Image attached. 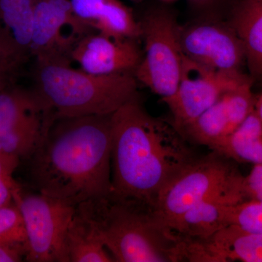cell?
Returning <instances> with one entry per match:
<instances>
[{
  "label": "cell",
  "mask_w": 262,
  "mask_h": 262,
  "mask_svg": "<svg viewBox=\"0 0 262 262\" xmlns=\"http://www.w3.org/2000/svg\"><path fill=\"white\" fill-rule=\"evenodd\" d=\"M76 16L94 32L116 39L137 40L140 22L119 0H70Z\"/></svg>",
  "instance_id": "obj_15"
},
{
  "label": "cell",
  "mask_w": 262,
  "mask_h": 262,
  "mask_svg": "<svg viewBox=\"0 0 262 262\" xmlns=\"http://www.w3.org/2000/svg\"><path fill=\"white\" fill-rule=\"evenodd\" d=\"M228 159L215 151L196 157L160 191L155 208L168 225L203 201L224 199L236 204L245 201L244 176Z\"/></svg>",
  "instance_id": "obj_5"
},
{
  "label": "cell",
  "mask_w": 262,
  "mask_h": 262,
  "mask_svg": "<svg viewBox=\"0 0 262 262\" xmlns=\"http://www.w3.org/2000/svg\"><path fill=\"white\" fill-rule=\"evenodd\" d=\"M193 6L198 9L208 10L213 8L220 3L222 0H189Z\"/></svg>",
  "instance_id": "obj_27"
},
{
  "label": "cell",
  "mask_w": 262,
  "mask_h": 262,
  "mask_svg": "<svg viewBox=\"0 0 262 262\" xmlns=\"http://www.w3.org/2000/svg\"><path fill=\"white\" fill-rule=\"evenodd\" d=\"M111 115L60 117L29 158L37 192L73 206L112 192Z\"/></svg>",
  "instance_id": "obj_1"
},
{
  "label": "cell",
  "mask_w": 262,
  "mask_h": 262,
  "mask_svg": "<svg viewBox=\"0 0 262 262\" xmlns=\"http://www.w3.org/2000/svg\"><path fill=\"white\" fill-rule=\"evenodd\" d=\"M92 29L76 16L70 0H35L32 56L36 61L71 63V53Z\"/></svg>",
  "instance_id": "obj_10"
},
{
  "label": "cell",
  "mask_w": 262,
  "mask_h": 262,
  "mask_svg": "<svg viewBox=\"0 0 262 262\" xmlns=\"http://www.w3.org/2000/svg\"><path fill=\"white\" fill-rule=\"evenodd\" d=\"M223 95L211 107L182 130L188 141L216 151L239 123Z\"/></svg>",
  "instance_id": "obj_17"
},
{
  "label": "cell",
  "mask_w": 262,
  "mask_h": 262,
  "mask_svg": "<svg viewBox=\"0 0 262 262\" xmlns=\"http://www.w3.org/2000/svg\"><path fill=\"white\" fill-rule=\"evenodd\" d=\"M66 248L69 262L115 261L94 226L77 207L67 230Z\"/></svg>",
  "instance_id": "obj_19"
},
{
  "label": "cell",
  "mask_w": 262,
  "mask_h": 262,
  "mask_svg": "<svg viewBox=\"0 0 262 262\" xmlns=\"http://www.w3.org/2000/svg\"><path fill=\"white\" fill-rule=\"evenodd\" d=\"M227 200L211 199L189 208L169 224L182 241H203L230 225L232 208Z\"/></svg>",
  "instance_id": "obj_16"
},
{
  "label": "cell",
  "mask_w": 262,
  "mask_h": 262,
  "mask_svg": "<svg viewBox=\"0 0 262 262\" xmlns=\"http://www.w3.org/2000/svg\"><path fill=\"white\" fill-rule=\"evenodd\" d=\"M139 22L144 51L134 75L163 101L175 94L182 72L179 25L173 14L162 9L150 12Z\"/></svg>",
  "instance_id": "obj_7"
},
{
  "label": "cell",
  "mask_w": 262,
  "mask_h": 262,
  "mask_svg": "<svg viewBox=\"0 0 262 262\" xmlns=\"http://www.w3.org/2000/svg\"><path fill=\"white\" fill-rule=\"evenodd\" d=\"M26 249L20 246L0 244V262L21 261L26 256Z\"/></svg>",
  "instance_id": "obj_25"
},
{
  "label": "cell",
  "mask_w": 262,
  "mask_h": 262,
  "mask_svg": "<svg viewBox=\"0 0 262 262\" xmlns=\"http://www.w3.org/2000/svg\"><path fill=\"white\" fill-rule=\"evenodd\" d=\"M15 76L16 74L0 58V91L14 83Z\"/></svg>",
  "instance_id": "obj_26"
},
{
  "label": "cell",
  "mask_w": 262,
  "mask_h": 262,
  "mask_svg": "<svg viewBox=\"0 0 262 262\" xmlns=\"http://www.w3.org/2000/svg\"><path fill=\"white\" fill-rule=\"evenodd\" d=\"M255 110H256V113H257L260 120H261L262 122V93L256 99Z\"/></svg>",
  "instance_id": "obj_28"
},
{
  "label": "cell",
  "mask_w": 262,
  "mask_h": 262,
  "mask_svg": "<svg viewBox=\"0 0 262 262\" xmlns=\"http://www.w3.org/2000/svg\"><path fill=\"white\" fill-rule=\"evenodd\" d=\"M35 89L15 83L0 91V155L27 160L46 139L56 120Z\"/></svg>",
  "instance_id": "obj_6"
},
{
  "label": "cell",
  "mask_w": 262,
  "mask_h": 262,
  "mask_svg": "<svg viewBox=\"0 0 262 262\" xmlns=\"http://www.w3.org/2000/svg\"><path fill=\"white\" fill-rule=\"evenodd\" d=\"M0 244L20 246L25 248L27 252V235L23 219L14 202L8 206L0 207Z\"/></svg>",
  "instance_id": "obj_21"
},
{
  "label": "cell",
  "mask_w": 262,
  "mask_h": 262,
  "mask_svg": "<svg viewBox=\"0 0 262 262\" xmlns=\"http://www.w3.org/2000/svg\"><path fill=\"white\" fill-rule=\"evenodd\" d=\"M184 261L262 262V232L230 225L203 241H184Z\"/></svg>",
  "instance_id": "obj_13"
},
{
  "label": "cell",
  "mask_w": 262,
  "mask_h": 262,
  "mask_svg": "<svg viewBox=\"0 0 262 262\" xmlns=\"http://www.w3.org/2000/svg\"><path fill=\"white\" fill-rule=\"evenodd\" d=\"M35 0H0V58L18 73L32 56Z\"/></svg>",
  "instance_id": "obj_14"
},
{
  "label": "cell",
  "mask_w": 262,
  "mask_h": 262,
  "mask_svg": "<svg viewBox=\"0 0 262 262\" xmlns=\"http://www.w3.org/2000/svg\"><path fill=\"white\" fill-rule=\"evenodd\" d=\"M243 193L245 201H262V164L253 165L250 173L244 177Z\"/></svg>",
  "instance_id": "obj_24"
},
{
  "label": "cell",
  "mask_w": 262,
  "mask_h": 262,
  "mask_svg": "<svg viewBox=\"0 0 262 262\" xmlns=\"http://www.w3.org/2000/svg\"><path fill=\"white\" fill-rule=\"evenodd\" d=\"M142 57L136 39H116L91 32L77 43L71 61L80 70L94 75L134 73Z\"/></svg>",
  "instance_id": "obj_12"
},
{
  "label": "cell",
  "mask_w": 262,
  "mask_h": 262,
  "mask_svg": "<svg viewBox=\"0 0 262 262\" xmlns=\"http://www.w3.org/2000/svg\"><path fill=\"white\" fill-rule=\"evenodd\" d=\"M183 55L213 70L241 73L246 61L244 44L232 26L206 20L179 26Z\"/></svg>",
  "instance_id": "obj_11"
},
{
  "label": "cell",
  "mask_w": 262,
  "mask_h": 262,
  "mask_svg": "<svg viewBox=\"0 0 262 262\" xmlns=\"http://www.w3.org/2000/svg\"><path fill=\"white\" fill-rule=\"evenodd\" d=\"M232 24L244 44L250 72L262 79V0H243Z\"/></svg>",
  "instance_id": "obj_18"
},
{
  "label": "cell",
  "mask_w": 262,
  "mask_h": 262,
  "mask_svg": "<svg viewBox=\"0 0 262 262\" xmlns=\"http://www.w3.org/2000/svg\"><path fill=\"white\" fill-rule=\"evenodd\" d=\"M230 225L253 232H262V201H248L234 205Z\"/></svg>",
  "instance_id": "obj_22"
},
{
  "label": "cell",
  "mask_w": 262,
  "mask_h": 262,
  "mask_svg": "<svg viewBox=\"0 0 262 262\" xmlns=\"http://www.w3.org/2000/svg\"><path fill=\"white\" fill-rule=\"evenodd\" d=\"M27 235L25 259L31 262H69L66 248L67 230L76 206L43 194L25 193L19 187L13 194Z\"/></svg>",
  "instance_id": "obj_8"
},
{
  "label": "cell",
  "mask_w": 262,
  "mask_h": 262,
  "mask_svg": "<svg viewBox=\"0 0 262 262\" xmlns=\"http://www.w3.org/2000/svg\"><path fill=\"white\" fill-rule=\"evenodd\" d=\"M34 81L56 118L111 115L137 96L134 73L94 75L66 62L36 61Z\"/></svg>",
  "instance_id": "obj_4"
},
{
  "label": "cell",
  "mask_w": 262,
  "mask_h": 262,
  "mask_svg": "<svg viewBox=\"0 0 262 262\" xmlns=\"http://www.w3.org/2000/svg\"><path fill=\"white\" fill-rule=\"evenodd\" d=\"M20 162L14 158L0 155V207L13 202V194L20 185L13 179V173Z\"/></svg>",
  "instance_id": "obj_23"
},
{
  "label": "cell",
  "mask_w": 262,
  "mask_h": 262,
  "mask_svg": "<svg viewBox=\"0 0 262 262\" xmlns=\"http://www.w3.org/2000/svg\"><path fill=\"white\" fill-rule=\"evenodd\" d=\"M116 262L184 261L183 241L155 207L108 195L76 206Z\"/></svg>",
  "instance_id": "obj_3"
},
{
  "label": "cell",
  "mask_w": 262,
  "mask_h": 262,
  "mask_svg": "<svg viewBox=\"0 0 262 262\" xmlns=\"http://www.w3.org/2000/svg\"><path fill=\"white\" fill-rule=\"evenodd\" d=\"M111 125V192L155 207L160 191L198 156L173 122L150 115L137 96L112 115Z\"/></svg>",
  "instance_id": "obj_2"
},
{
  "label": "cell",
  "mask_w": 262,
  "mask_h": 262,
  "mask_svg": "<svg viewBox=\"0 0 262 262\" xmlns=\"http://www.w3.org/2000/svg\"><path fill=\"white\" fill-rule=\"evenodd\" d=\"M215 151L241 163L262 164V122L255 108Z\"/></svg>",
  "instance_id": "obj_20"
},
{
  "label": "cell",
  "mask_w": 262,
  "mask_h": 262,
  "mask_svg": "<svg viewBox=\"0 0 262 262\" xmlns=\"http://www.w3.org/2000/svg\"><path fill=\"white\" fill-rule=\"evenodd\" d=\"M242 73L208 68L183 56L182 72L175 94L163 100L180 132L226 93L249 81Z\"/></svg>",
  "instance_id": "obj_9"
}]
</instances>
